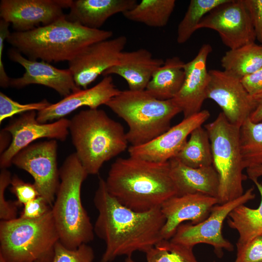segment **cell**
<instances>
[{
    "instance_id": "1",
    "label": "cell",
    "mask_w": 262,
    "mask_h": 262,
    "mask_svg": "<svg viewBox=\"0 0 262 262\" xmlns=\"http://www.w3.org/2000/svg\"><path fill=\"white\" fill-rule=\"evenodd\" d=\"M93 201L98 212L94 233L105 244L101 262H111L122 255L131 257L137 251L146 253L163 239L165 218L161 208L143 212L129 209L109 193L101 177Z\"/></svg>"
},
{
    "instance_id": "2",
    "label": "cell",
    "mask_w": 262,
    "mask_h": 262,
    "mask_svg": "<svg viewBox=\"0 0 262 262\" xmlns=\"http://www.w3.org/2000/svg\"><path fill=\"white\" fill-rule=\"evenodd\" d=\"M105 183L112 196L136 212L161 208L167 200L178 195L169 161L118 158L112 164Z\"/></svg>"
},
{
    "instance_id": "3",
    "label": "cell",
    "mask_w": 262,
    "mask_h": 262,
    "mask_svg": "<svg viewBox=\"0 0 262 262\" xmlns=\"http://www.w3.org/2000/svg\"><path fill=\"white\" fill-rule=\"evenodd\" d=\"M113 35L111 31L88 28L65 17L29 31L10 33L6 40L30 60L69 62L88 46Z\"/></svg>"
},
{
    "instance_id": "4",
    "label": "cell",
    "mask_w": 262,
    "mask_h": 262,
    "mask_svg": "<svg viewBox=\"0 0 262 262\" xmlns=\"http://www.w3.org/2000/svg\"><path fill=\"white\" fill-rule=\"evenodd\" d=\"M69 120L75 153L88 175L98 174L105 162L128 147L124 127L103 110H82Z\"/></svg>"
},
{
    "instance_id": "5",
    "label": "cell",
    "mask_w": 262,
    "mask_h": 262,
    "mask_svg": "<svg viewBox=\"0 0 262 262\" xmlns=\"http://www.w3.org/2000/svg\"><path fill=\"white\" fill-rule=\"evenodd\" d=\"M88 175L75 153L59 169L60 183L51 210L59 242L69 249L94 239V226L81 200L82 185Z\"/></svg>"
},
{
    "instance_id": "6",
    "label": "cell",
    "mask_w": 262,
    "mask_h": 262,
    "mask_svg": "<svg viewBox=\"0 0 262 262\" xmlns=\"http://www.w3.org/2000/svg\"><path fill=\"white\" fill-rule=\"evenodd\" d=\"M105 105L127 124L126 137L132 146L146 144L168 130L172 119L181 112L172 99H158L146 90H120Z\"/></svg>"
},
{
    "instance_id": "7",
    "label": "cell",
    "mask_w": 262,
    "mask_h": 262,
    "mask_svg": "<svg viewBox=\"0 0 262 262\" xmlns=\"http://www.w3.org/2000/svg\"><path fill=\"white\" fill-rule=\"evenodd\" d=\"M59 241L51 208L38 219L0 222V257L7 262H51Z\"/></svg>"
},
{
    "instance_id": "8",
    "label": "cell",
    "mask_w": 262,
    "mask_h": 262,
    "mask_svg": "<svg viewBox=\"0 0 262 262\" xmlns=\"http://www.w3.org/2000/svg\"><path fill=\"white\" fill-rule=\"evenodd\" d=\"M204 128L210 140L213 165L219 177L218 204H223L244 193L242 182L247 177L243 174L240 127L231 124L221 112Z\"/></svg>"
},
{
    "instance_id": "9",
    "label": "cell",
    "mask_w": 262,
    "mask_h": 262,
    "mask_svg": "<svg viewBox=\"0 0 262 262\" xmlns=\"http://www.w3.org/2000/svg\"><path fill=\"white\" fill-rule=\"evenodd\" d=\"M254 189L253 187H251L235 199L215 205L209 216L198 224H180L170 240L192 247L201 243L210 245L214 248L216 255L219 257L223 256V249L232 251L233 245L222 235L223 222L235 208L255 198Z\"/></svg>"
},
{
    "instance_id": "10",
    "label": "cell",
    "mask_w": 262,
    "mask_h": 262,
    "mask_svg": "<svg viewBox=\"0 0 262 262\" xmlns=\"http://www.w3.org/2000/svg\"><path fill=\"white\" fill-rule=\"evenodd\" d=\"M56 140L31 144L18 152L12 164L32 175L40 196L52 207L60 183Z\"/></svg>"
},
{
    "instance_id": "11",
    "label": "cell",
    "mask_w": 262,
    "mask_h": 262,
    "mask_svg": "<svg viewBox=\"0 0 262 262\" xmlns=\"http://www.w3.org/2000/svg\"><path fill=\"white\" fill-rule=\"evenodd\" d=\"M216 31L229 49L255 43L256 36L249 12L244 0H227L201 19L196 29Z\"/></svg>"
},
{
    "instance_id": "12",
    "label": "cell",
    "mask_w": 262,
    "mask_h": 262,
    "mask_svg": "<svg viewBox=\"0 0 262 262\" xmlns=\"http://www.w3.org/2000/svg\"><path fill=\"white\" fill-rule=\"evenodd\" d=\"M209 73L207 99L215 102L227 119L240 128L255 109L252 96L246 90L240 79L225 71L212 69Z\"/></svg>"
},
{
    "instance_id": "13",
    "label": "cell",
    "mask_w": 262,
    "mask_h": 262,
    "mask_svg": "<svg viewBox=\"0 0 262 262\" xmlns=\"http://www.w3.org/2000/svg\"><path fill=\"white\" fill-rule=\"evenodd\" d=\"M36 116V111L23 113L3 129L10 133L12 140L8 148L0 154L1 169L10 166L13 157L35 140L48 138L66 140L69 134V119L62 118L52 123H41Z\"/></svg>"
},
{
    "instance_id": "14",
    "label": "cell",
    "mask_w": 262,
    "mask_h": 262,
    "mask_svg": "<svg viewBox=\"0 0 262 262\" xmlns=\"http://www.w3.org/2000/svg\"><path fill=\"white\" fill-rule=\"evenodd\" d=\"M72 1L1 0L0 16L12 24L15 32H27L66 17L63 9L70 8Z\"/></svg>"
},
{
    "instance_id": "15",
    "label": "cell",
    "mask_w": 262,
    "mask_h": 262,
    "mask_svg": "<svg viewBox=\"0 0 262 262\" xmlns=\"http://www.w3.org/2000/svg\"><path fill=\"white\" fill-rule=\"evenodd\" d=\"M127 43V37L120 35L94 43L85 48L68 62L77 86L83 89L118 62Z\"/></svg>"
},
{
    "instance_id": "16",
    "label": "cell",
    "mask_w": 262,
    "mask_h": 262,
    "mask_svg": "<svg viewBox=\"0 0 262 262\" xmlns=\"http://www.w3.org/2000/svg\"><path fill=\"white\" fill-rule=\"evenodd\" d=\"M210 116L207 110L183 119L151 141L138 146H131V157L156 163H165L175 157L187 141L188 136Z\"/></svg>"
},
{
    "instance_id": "17",
    "label": "cell",
    "mask_w": 262,
    "mask_h": 262,
    "mask_svg": "<svg viewBox=\"0 0 262 262\" xmlns=\"http://www.w3.org/2000/svg\"><path fill=\"white\" fill-rule=\"evenodd\" d=\"M212 51V46L209 44H204L196 56L184 64L183 84L178 94L172 99L183 113L184 118L200 112L204 101L207 99L206 91L210 80L207 61Z\"/></svg>"
},
{
    "instance_id": "18",
    "label": "cell",
    "mask_w": 262,
    "mask_h": 262,
    "mask_svg": "<svg viewBox=\"0 0 262 262\" xmlns=\"http://www.w3.org/2000/svg\"><path fill=\"white\" fill-rule=\"evenodd\" d=\"M8 54L11 60L25 70L22 77L10 79V86L12 87L19 89L32 84H40L54 89L64 97L81 89L68 68L59 69L43 61L30 60L15 49H10Z\"/></svg>"
},
{
    "instance_id": "19",
    "label": "cell",
    "mask_w": 262,
    "mask_h": 262,
    "mask_svg": "<svg viewBox=\"0 0 262 262\" xmlns=\"http://www.w3.org/2000/svg\"><path fill=\"white\" fill-rule=\"evenodd\" d=\"M217 204V198L201 194L176 196L168 199L161 207L165 218L162 230L163 238L170 239L184 221H190L195 225L204 221Z\"/></svg>"
},
{
    "instance_id": "20",
    "label": "cell",
    "mask_w": 262,
    "mask_h": 262,
    "mask_svg": "<svg viewBox=\"0 0 262 262\" xmlns=\"http://www.w3.org/2000/svg\"><path fill=\"white\" fill-rule=\"evenodd\" d=\"M120 91L115 86L111 75L104 76L92 87L72 93L59 102L51 103L47 108L38 111L37 120L41 123L54 119L57 120L83 106L97 109L101 105H105Z\"/></svg>"
},
{
    "instance_id": "21",
    "label": "cell",
    "mask_w": 262,
    "mask_h": 262,
    "mask_svg": "<svg viewBox=\"0 0 262 262\" xmlns=\"http://www.w3.org/2000/svg\"><path fill=\"white\" fill-rule=\"evenodd\" d=\"M164 62L162 59L153 57L151 53L146 49L123 51L118 63L105 71L102 75H118L127 82L129 89L144 90L153 73Z\"/></svg>"
},
{
    "instance_id": "22",
    "label": "cell",
    "mask_w": 262,
    "mask_h": 262,
    "mask_svg": "<svg viewBox=\"0 0 262 262\" xmlns=\"http://www.w3.org/2000/svg\"><path fill=\"white\" fill-rule=\"evenodd\" d=\"M169 163L177 196L201 194L217 198L219 177L213 165L193 168L175 157L169 160Z\"/></svg>"
},
{
    "instance_id": "23",
    "label": "cell",
    "mask_w": 262,
    "mask_h": 262,
    "mask_svg": "<svg viewBox=\"0 0 262 262\" xmlns=\"http://www.w3.org/2000/svg\"><path fill=\"white\" fill-rule=\"evenodd\" d=\"M136 0H73L66 18L82 26L99 29L112 16L131 9Z\"/></svg>"
},
{
    "instance_id": "24",
    "label": "cell",
    "mask_w": 262,
    "mask_h": 262,
    "mask_svg": "<svg viewBox=\"0 0 262 262\" xmlns=\"http://www.w3.org/2000/svg\"><path fill=\"white\" fill-rule=\"evenodd\" d=\"M184 64L178 56L166 59L153 73L145 90L158 99H173L184 80Z\"/></svg>"
},
{
    "instance_id": "25",
    "label": "cell",
    "mask_w": 262,
    "mask_h": 262,
    "mask_svg": "<svg viewBox=\"0 0 262 262\" xmlns=\"http://www.w3.org/2000/svg\"><path fill=\"white\" fill-rule=\"evenodd\" d=\"M253 181L261 195L259 207L251 209L241 205L231 211L227 217L228 226L239 234L236 246L246 245L262 235V184L258 180Z\"/></svg>"
},
{
    "instance_id": "26",
    "label": "cell",
    "mask_w": 262,
    "mask_h": 262,
    "mask_svg": "<svg viewBox=\"0 0 262 262\" xmlns=\"http://www.w3.org/2000/svg\"><path fill=\"white\" fill-rule=\"evenodd\" d=\"M221 65L226 72L241 80L262 67V46L253 43L229 49Z\"/></svg>"
},
{
    "instance_id": "27",
    "label": "cell",
    "mask_w": 262,
    "mask_h": 262,
    "mask_svg": "<svg viewBox=\"0 0 262 262\" xmlns=\"http://www.w3.org/2000/svg\"><path fill=\"white\" fill-rule=\"evenodd\" d=\"M175 5V0H142L122 14L130 21L162 28L167 25Z\"/></svg>"
},
{
    "instance_id": "28",
    "label": "cell",
    "mask_w": 262,
    "mask_h": 262,
    "mask_svg": "<svg viewBox=\"0 0 262 262\" xmlns=\"http://www.w3.org/2000/svg\"><path fill=\"white\" fill-rule=\"evenodd\" d=\"M175 158L193 168L213 165L211 145L206 129L202 126L195 129Z\"/></svg>"
},
{
    "instance_id": "29",
    "label": "cell",
    "mask_w": 262,
    "mask_h": 262,
    "mask_svg": "<svg viewBox=\"0 0 262 262\" xmlns=\"http://www.w3.org/2000/svg\"><path fill=\"white\" fill-rule=\"evenodd\" d=\"M240 146L244 168L262 165V122L247 119L240 128Z\"/></svg>"
},
{
    "instance_id": "30",
    "label": "cell",
    "mask_w": 262,
    "mask_h": 262,
    "mask_svg": "<svg viewBox=\"0 0 262 262\" xmlns=\"http://www.w3.org/2000/svg\"><path fill=\"white\" fill-rule=\"evenodd\" d=\"M227 0H191L184 16L178 25L177 41L186 42L192 36L201 19L213 8Z\"/></svg>"
},
{
    "instance_id": "31",
    "label": "cell",
    "mask_w": 262,
    "mask_h": 262,
    "mask_svg": "<svg viewBox=\"0 0 262 262\" xmlns=\"http://www.w3.org/2000/svg\"><path fill=\"white\" fill-rule=\"evenodd\" d=\"M193 247L162 239L146 253L147 262H198Z\"/></svg>"
},
{
    "instance_id": "32",
    "label": "cell",
    "mask_w": 262,
    "mask_h": 262,
    "mask_svg": "<svg viewBox=\"0 0 262 262\" xmlns=\"http://www.w3.org/2000/svg\"><path fill=\"white\" fill-rule=\"evenodd\" d=\"M94 258V250L87 244L69 249L59 241L55 246L51 262H93Z\"/></svg>"
},
{
    "instance_id": "33",
    "label": "cell",
    "mask_w": 262,
    "mask_h": 262,
    "mask_svg": "<svg viewBox=\"0 0 262 262\" xmlns=\"http://www.w3.org/2000/svg\"><path fill=\"white\" fill-rule=\"evenodd\" d=\"M46 99L34 103L21 104L0 92V123L5 119L15 115L24 113L31 111L38 112L44 109L50 105Z\"/></svg>"
},
{
    "instance_id": "34",
    "label": "cell",
    "mask_w": 262,
    "mask_h": 262,
    "mask_svg": "<svg viewBox=\"0 0 262 262\" xmlns=\"http://www.w3.org/2000/svg\"><path fill=\"white\" fill-rule=\"evenodd\" d=\"M10 172L7 169H1L0 173V218L1 221H9L17 218V206L15 201L6 200L4 193L11 184Z\"/></svg>"
},
{
    "instance_id": "35",
    "label": "cell",
    "mask_w": 262,
    "mask_h": 262,
    "mask_svg": "<svg viewBox=\"0 0 262 262\" xmlns=\"http://www.w3.org/2000/svg\"><path fill=\"white\" fill-rule=\"evenodd\" d=\"M10 184V191L16 197L15 202L18 207L40 196L34 183L26 182L16 175L12 177Z\"/></svg>"
},
{
    "instance_id": "36",
    "label": "cell",
    "mask_w": 262,
    "mask_h": 262,
    "mask_svg": "<svg viewBox=\"0 0 262 262\" xmlns=\"http://www.w3.org/2000/svg\"><path fill=\"white\" fill-rule=\"evenodd\" d=\"M234 262H262V236L246 245L237 246Z\"/></svg>"
},
{
    "instance_id": "37",
    "label": "cell",
    "mask_w": 262,
    "mask_h": 262,
    "mask_svg": "<svg viewBox=\"0 0 262 262\" xmlns=\"http://www.w3.org/2000/svg\"><path fill=\"white\" fill-rule=\"evenodd\" d=\"M51 207L41 196L29 201L23 205L19 217L27 219H36L43 216Z\"/></svg>"
},
{
    "instance_id": "38",
    "label": "cell",
    "mask_w": 262,
    "mask_h": 262,
    "mask_svg": "<svg viewBox=\"0 0 262 262\" xmlns=\"http://www.w3.org/2000/svg\"><path fill=\"white\" fill-rule=\"evenodd\" d=\"M249 12L256 39L262 44V0H244Z\"/></svg>"
},
{
    "instance_id": "39",
    "label": "cell",
    "mask_w": 262,
    "mask_h": 262,
    "mask_svg": "<svg viewBox=\"0 0 262 262\" xmlns=\"http://www.w3.org/2000/svg\"><path fill=\"white\" fill-rule=\"evenodd\" d=\"M10 23L3 19L0 20V85L2 88L10 86V78L6 73L2 62V53L4 42L10 33L9 30Z\"/></svg>"
},
{
    "instance_id": "40",
    "label": "cell",
    "mask_w": 262,
    "mask_h": 262,
    "mask_svg": "<svg viewBox=\"0 0 262 262\" xmlns=\"http://www.w3.org/2000/svg\"><path fill=\"white\" fill-rule=\"evenodd\" d=\"M247 92L251 95L262 90V67L254 73L241 79Z\"/></svg>"
},
{
    "instance_id": "41",
    "label": "cell",
    "mask_w": 262,
    "mask_h": 262,
    "mask_svg": "<svg viewBox=\"0 0 262 262\" xmlns=\"http://www.w3.org/2000/svg\"><path fill=\"white\" fill-rule=\"evenodd\" d=\"M251 96L255 104V108L249 119L255 123L261 122L262 121V90Z\"/></svg>"
},
{
    "instance_id": "42",
    "label": "cell",
    "mask_w": 262,
    "mask_h": 262,
    "mask_svg": "<svg viewBox=\"0 0 262 262\" xmlns=\"http://www.w3.org/2000/svg\"><path fill=\"white\" fill-rule=\"evenodd\" d=\"M12 138L11 135L9 132L5 131L4 129L0 131V153L2 154L10 146V139Z\"/></svg>"
},
{
    "instance_id": "43",
    "label": "cell",
    "mask_w": 262,
    "mask_h": 262,
    "mask_svg": "<svg viewBox=\"0 0 262 262\" xmlns=\"http://www.w3.org/2000/svg\"><path fill=\"white\" fill-rule=\"evenodd\" d=\"M248 177L252 181L262 176V165L246 168Z\"/></svg>"
},
{
    "instance_id": "44",
    "label": "cell",
    "mask_w": 262,
    "mask_h": 262,
    "mask_svg": "<svg viewBox=\"0 0 262 262\" xmlns=\"http://www.w3.org/2000/svg\"><path fill=\"white\" fill-rule=\"evenodd\" d=\"M125 262H136L131 258V257H127Z\"/></svg>"
},
{
    "instance_id": "45",
    "label": "cell",
    "mask_w": 262,
    "mask_h": 262,
    "mask_svg": "<svg viewBox=\"0 0 262 262\" xmlns=\"http://www.w3.org/2000/svg\"><path fill=\"white\" fill-rule=\"evenodd\" d=\"M0 262H7L2 257H0Z\"/></svg>"
},
{
    "instance_id": "46",
    "label": "cell",
    "mask_w": 262,
    "mask_h": 262,
    "mask_svg": "<svg viewBox=\"0 0 262 262\" xmlns=\"http://www.w3.org/2000/svg\"><path fill=\"white\" fill-rule=\"evenodd\" d=\"M35 262H43L42 261H36Z\"/></svg>"
},
{
    "instance_id": "47",
    "label": "cell",
    "mask_w": 262,
    "mask_h": 262,
    "mask_svg": "<svg viewBox=\"0 0 262 262\" xmlns=\"http://www.w3.org/2000/svg\"></svg>"
}]
</instances>
